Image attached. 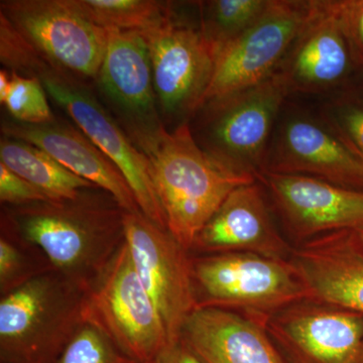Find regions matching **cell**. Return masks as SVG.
Returning a JSON list of instances; mask_svg holds the SVG:
<instances>
[{
    "label": "cell",
    "instance_id": "obj_30",
    "mask_svg": "<svg viewBox=\"0 0 363 363\" xmlns=\"http://www.w3.org/2000/svg\"><path fill=\"white\" fill-rule=\"evenodd\" d=\"M357 68H363V0H336Z\"/></svg>",
    "mask_w": 363,
    "mask_h": 363
},
{
    "label": "cell",
    "instance_id": "obj_7",
    "mask_svg": "<svg viewBox=\"0 0 363 363\" xmlns=\"http://www.w3.org/2000/svg\"><path fill=\"white\" fill-rule=\"evenodd\" d=\"M0 14L57 73L76 81L98 78L107 30L88 21L69 0H4Z\"/></svg>",
    "mask_w": 363,
    "mask_h": 363
},
{
    "label": "cell",
    "instance_id": "obj_32",
    "mask_svg": "<svg viewBox=\"0 0 363 363\" xmlns=\"http://www.w3.org/2000/svg\"><path fill=\"white\" fill-rule=\"evenodd\" d=\"M11 73L2 69L0 71V104H4L6 99L7 92H9V86H11Z\"/></svg>",
    "mask_w": 363,
    "mask_h": 363
},
{
    "label": "cell",
    "instance_id": "obj_19",
    "mask_svg": "<svg viewBox=\"0 0 363 363\" xmlns=\"http://www.w3.org/2000/svg\"><path fill=\"white\" fill-rule=\"evenodd\" d=\"M192 248L209 255L252 252L279 259H285L289 252L255 182L234 189L227 196Z\"/></svg>",
    "mask_w": 363,
    "mask_h": 363
},
{
    "label": "cell",
    "instance_id": "obj_12",
    "mask_svg": "<svg viewBox=\"0 0 363 363\" xmlns=\"http://www.w3.org/2000/svg\"><path fill=\"white\" fill-rule=\"evenodd\" d=\"M48 96L71 117L79 130L94 143L121 171L135 195L140 212L167 229L166 218L147 157L117 125L108 112L77 81L48 69L39 77Z\"/></svg>",
    "mask_w": 363,
    "mask_h": 363
},
{
    "label": "cell",
    "instance_id": "obj_2",
    "mask_svg": "<svg viewBox=\"0 0 363 363\" xmlns=\"http://www.w3.org/2000/svg\"><path fill=\"white\" fill-rule=\"evenodd\" d=\"M7 229L21 242L38 247L62 276L89 288L124 241V212L116 201L88 197L74 201L13 206Z\"/></svg>",
    "mask_w": 363,
    "mask_h": 363
},
{
    "label": "cell",
    "instance_id": "obj_5",
    "mask_svg": "<svg viewBox=\"0 0 363 363\" xmlns=\"http://www.w3.org/2000/svg\"><path fill=\"white\" fill-rule=\"evenodd\" d=\"M191 264L198 306L231 310L267 325L277 313L308 300L292 260L227 252L196 257Z\"/></svg>",
    "mask_w": 363,
    "mask_h": 363
},
{
    "label": "cell",
    "instance_id": "obj_18",
    "mask_svg": "<svg viewBox=\"0 0 363 363\" xmlns=\"http://www.w3.org/2000/svg\"><path fill=\"white\" fill-rule=\"evenodd\" d=\"M1 133L48 152L72 173L111 195L123 211L142 213L123 174L79 128L56 121L43 124L13 121L2 123Z\"/></svg>",
    "mask_w": 363,
    "mask_h": 363
},
{
    "label": "cell",
    "instance_id": "obj_28",
    "mask_svg": "<svg viewBox=\"0 0 363 363\" xmlns=\"http://www.w3.org/2000/svg\"><path fill=\"white\" fill-rule=\"evenodd\" d=\"M43 274V272H42ZM40 274L33 272L28 255L21 250L20 245L6 234L0 238V291L1 296L13 292L30 279Z\"/></svg>",
    "mask_w": 363,
    "mask_h": 363
},
{
    "label": "cell",
    "instance_id": "obj_16",
    "mask_svg": "<svg viewBox=\"0 0 363 363\" xmlns=\"http://www.w3.org/2000/svg\"><path fill=\"white\" fill-rule=\"evenodd\" d=\"M180 340L201 363H288L266 324L222 308L196 307Z\"/></svg>",
    "mask_w": 363,
    "mask_h": 363
},
{
    "label": "cell",
    "instance_id": "obj_33",
    "mask_svg": "<svg viewBox=\"0 0 363 363\" xmlns=\"http://www.w3.org/2000/svg\"><path fill=\"white\" fill-rule=\"evenodd\" d=\"M351 233H352L353 238H354L358 247L363 250V227L355 229V230H351Z\"/></svg>",
    "mask_w": 363,
    "mask_h": 363
},
{
    "label": "cell",
    "instance_id": "obj_25",
    "mask_svg": "<svg viewBox=\"0 0 363 363\" xmlns=\"http://www.w3.org/2000/svg\"><path fill=\"white\" fill-rule=\"evenodd\" d=\"M55 363H138L126 357L94 324L84 321Z\"/></svg>",
    "mask_w": 363,
    "mask_h": 363
},
{
    "label": "cell",
    "instance_id": "obj_14",
    "mask_svg": "<svg viewBox=\"0 0 363 363\" xmlns=\"http://www.w3.org/2000/svg\"><path fill=\"white\" fill-rule=\"evenodd\" d=\"M354 69L336 0H311L309 16L276 73L290 94H320L343 84Z\"/></svg>",
    "mask_w": 363,
    "mask_h": 363
},
{
    "label": "cell",
    "instance_id": "obj_29",
    "mask_svg": "<svg viewBox=\"0 0 363 363\" xmlns=\"http://www.w3.org/2000/svg\"><path fill=\"white\" fill-rule=\"evenodd\" d=\"M0 200L4 204L23 206L52 202L39 189L0 162Z\"/></svg>",
    "mask_w": 363,
    "mask_h": 363
},
{
    "label": "cell",
    "instance_id": "obj_4",
    "mask_svg": "<svg viewBox=\"0 0 363 363\" xmlns=\"http://www.w3.org/2000/svg\"><path fill=\"white\" fill-rule=\"evenodd\" d=\"M289 95L276 73L259 84L206 102L189 125L209 156L236 173L257 178Z\"/></svg>",
    "mask_w": 363,
    "mask_h": 363
},
{
    "label": "cell",
    "instance_id": "obj_10",
    "mask_svg": "<svg viewBox=\"0 0 363 363\" xmlns=\"http://www.w3.org/2000/svg\"><path fill=\"white\" fill-rule=\"evenodd\" d=\"M123 227L133 266L161 315L169 343L178 342L198 306L187 250L143 213L124 212Z\"/></svg>",
    "mask_w": 363,
    "mask_h": 363
},
{
    "label": "cell",
    "instance_id": "obj_31",
    "mask_svg": "<svg viewBox=\"0 0 363 363\" xmlns=\"http://www.w3.org/2000/svg\"><path fill=\"white\" fill-rule=\"evenodd\" d=\"M150 363H201L182 340L169 344Z\"/></svg>",
    "mask_w": 363,
    "mask_h": 363
},
{
    "label": "cell",
    "instance_id": "obj_21",
    "mask_svg": "<svg viewBox=\"0 0 363 363\" xmlns=\"http://www.w3.org/2000/svg\"><path fill=\"white\" fill-rule=\"evenodd\" d=\"M0 162L44 193L50 201H74L96 189L72 173L57 160L32 143L4 138L0 140Z\"/></svg>",
    "mask_w": 363,
    "mask_h": 363
},
{
    "label": "cell",
    "instance_id": "obj_11",
    "mask_svg": "<svg viewBox=\"0 0 363 363\" xmlns=\"http://www.w3.org/2000/svg\"><path fill=\"white\" fill-rule=\"evenodd\" d=\"M262 172L297 174L363 188V159L321 116L281 111Z\"/></svg>",
    "mask_w": 363,
    "mask_h": 363
},
{
    "label": "cell",
    "instance_id": "obj_35",
    "mask_svg": "<svg viewBox=\"0 0 363 363\" xmlns=\"http://www.w3.org/2000/svg\"><path fill=\"white\" fill-rule=\"evenodd\" d=\"M150 363V362H149Z\"/></svg>",
    "mask_w": 363,
    "mask_h": 363
},
{
    "label": "cell",
    "instance_id": "obj_6",
    "mask_svg": "<svg viewBox=\"0 0 363 363\" xmlns=\"http://www.w3.org/2000/svg\"><path fill=\"white\" fill-rule=\"evenodd\" d=\"M83 317L138 363L152 362L171 344L161 315L135 271L125 240L86 290Z\"/></svg>",
    "mask_w": 363,
    "mask_h": 363
},
{
    "label": "cell",
    "instance_id": "obj_20",
    "mask_svg": "<svg viewBox=\"0 0 363 363\" xmlns=\"http://www.w3.org/2000/svg\"><path fill=\"white\" fill-rule=\"evenodd\" d=\"M97 80L112 101L125 112L128 125L160 123L147 40L135 30H107V45Z\"/></svg>",
    "mask_w": 363,
    "mask_h": 363
},
{
    "label": "cell",
    "instance_id": "obj_3",
    "mask_svg": "<svg viewBox=\"0 0 363 363\" xmlns=\"http://www.w3.org/2000/svg\"><path fill=\"white\" fill-rule=\"evenodd\" d=\"M87 289L55 269L2 296L1 363H55L84 322Z\"/></svg>",
    "mask_w": 363,
    "mask_h": 363
},
{
    "label": "cell",
    "instance_id": "obj_13",
    "mask_svg": "<svg viewBox=\"0 0 363 363\" xmlns=\"http://www.w3.org/2000/svg\"><path fill=\"white\" fill-rule=\"evenodd\" d=\"M267 329L288 363H359V313L305 300L269 318Z\"/></svg>",
    "mask_w": 363,
    "mask_h": 363
},
{
    "label": "cell",
    "instance_id": "obj_9",
    "mask_svg": "<svg viewBox=\"0 0 363 363\" xmlns=\"http://www.w3.org/2000/svg\"><path fill=\"white\" fill-rule=\"evenodd\" d=\"M310 9L311 0H272L266 13L217 55L201 107L276 74Z\"/></svg>",
    "mask_w": 363,
    "mask_h": 363
},
{
    "label": "cell",
    "instance_id": "obj_24",
    "mask_svg": "<svg viewBox=\"0 0 363 363\" xmlns=\"http://www.w3.org/2000/svg\"><path fill=\"white\" fill-rule=\"evenodd\" d=\"M48 94L39 78L26 77L11 72V86L4 104L14 121L43 124L55 121Z\"/></svg>",
    "mask_w": 363,
    "mask_h": 363
},
{
    "label": "cell",
    "instance_id": "obj_17",
    "mask_svg": "<svg viewBox=\"0 0 363 363\" xmlns=\"http://www.w3.org/2000/svg\"><path fill=\"white\" fill-rule=\"evenodd\" d=\"M308 300L363 315V250L351 230L324 234L293 252Z\"/></svg>",
    "mask_w": 363,
    "mask_h": 363
},
{
    "label": "cell",
    "instance_id": "obj_27",
    "mask_svg": "<svg viewBox=\"0 0 363 363\" xmlns=\"http://www.w3.org/2000/svg\"><path fill=\"white\" fill-rule=\"evenodd\" d=\"M0 59L11 72L26 77L39 78L43 71L49 68L2 14H0Z\"/></svg>",
    "mask_w": 363,
    "mask_h": 363
},
{
    "label": "cell",
    "instance_id": "obj_26",
    "mask_svg": "<svg viewBox=\"0 0 363 363\" xmlns=\"http://www.w3.org/2000/svg\"><path fill=\"white\" fill-rule=\"evenodd\" d=\"M319 114L363 159V92L343 91L327 100Z\"/></svg>",
    "mask_w": 363,
    "mask_h": 363
},
{
    "label": "cell",
    "instance_id": "obj_23",
    "mask_svg": "<svg viewBox=\"0 0 363 363\" xmlns=\"http://www.w3.org/2000/svg\"><path fill=\"white\" fill-rule=\"evenodd\" d=\"M272 0H211L197 2L200 28L217 55L262 16Z\"/></svg>",
    "mask_w": 363,
    "mask_h": 363
},
{
    "label": "cell",
    "instance_id": "obj_34",
    "mask_svg": "<svg viewBox=\"0 0 363 363\" xmlns=\"http://www.w3.org/2000/svg\"><path fill=\"white\" fill-rule=\"evenodd\" d=\"M359 363H363V344H362V352H360Z\"/></svg>",
    "mask_w": 363,
    "mask_h": 363
},
{
    "label": "cell",
    "instance_id": "obj_15",
    "mask_svg": "<svg viewBox=\"0 0 363 363\" xmlns=\"http://www.w3.org/2000/svg\"><path fill=\"white\" fill-rule=\"evenodd\" d=\"M284 223L300 238L363 227V191L297 174L262 172Z\"/></svg>",
    "mask_w": 363,
    "mask_h": 363
},
{
    "label": "cell",
    "instance_id": "obj_1",
    "mask_svg": "<svg viewBox=\"0 0 363 363\" xmlns=\"http://www.w3.org/2000/svg\"><path fill=\"white\" fill-rule=\"evenodd\" d=\"M126 128L149 162L167 230L187 252L227 196L257 179L236 173L209 156L196 142L188 123L173 130L161 123Z\"/></svg>",
    "mask_w": 363,
    "mask_h": 363
},
{
    "label": "cell",
    "instance_id": "obj_8",
    "mask_svg": "<svg viewBox=\"0 0 363 363\" xmlns=\"http://www.w3.org/2000/svg\"><path fill=\"white\" fill-rule=\"evenodd\" d=\"M142 33L149 48L162 111L173 118L192 117L201 107L216 60L200 25L182 20L173 9Z\"/></svg>",
    "mask_w": 363,
    "mask_h": 363
},
{
    "label": "cell",
    "instance_id": "obj_22",
    "mask_svg": "<svg viewBox=\"0 0 363 363\" xmlns=\"http://www.w3.org/2000/svg\"><path fill=\"white\" fill-rule=\"evenodd\" d=\"M84 18L106 30L145 32L171 13L169 2L155 0H69Z\"/></svg>",
    "mask_w": 363,
    "mask_h": 363
}]
</instances>
